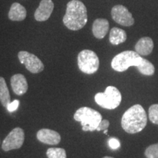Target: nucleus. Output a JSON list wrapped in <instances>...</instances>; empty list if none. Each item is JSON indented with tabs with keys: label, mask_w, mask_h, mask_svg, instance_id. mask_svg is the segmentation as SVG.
Listing matches in <instances>:
<instances>
[{
	"label": "nucleus",
	"mask_w": 158,
	"mask_h": 158,
	"mask_svg": "<svg viewBox=\"0 0 158 158\" xmlns=\"http://www.w3.org/2000/svg\"><path fill=\"white\" fill-rule=\"evenodd\" d=\"M87 10L82 2L72 0L67 5L66 13L63 23L67 28L73 31L81 29L87 23Z\"/></svg>",
	"instance_id": "obj_1"
},
{
	"label": "nucleus",
	"mask_w": 158,
	"mask_h": 158,
	"mask_svg": "<svg viewBox=\"0 0 158 158\" xmlns=\"http://www.w3.org/2000/svg\"><path fill=\"white\" fill-rule=\"evenodd\" d=\"M122 127L127 133H139L147 126V116L141 105H134L124 112L122 118Z\"/></svg>",
	"instance_id": "obj_2"
},
{
	"label": "nucleus",
	"mask_w": 158,
	"mask_h": 158,
	"mask_svg": "<svg viewBox=\"0 0 158 158\" xmlns=\"http://www.w3.org/2000/svg\"><path fill=\"white\" fill-rule=\"evenodd\" d=\"M73 118L76 121L81 123L82 130L86 132L96 130L99 124L102 120L101 114L89 107H81L77 110Z\"/></svg>",
	"instance_id": "obj_3"
},
{
	"label": "nucleus",
	"mask_w": 158,
	"mask_h": 158,
	"mask_svg": "<svg viewBox=\"0 0 158 158\" xmlns=\"http://www.w3.org/2000/svg\"><path fill=\"white\" fill-rule=\"evenodd\" d=\"M143 58L136 51H125L114 57L111 61V67L117 72H124L130 67H137Z\"/></svg>",
	"instance_id": "obj_4"
},
{
	"label": "nucleus",
	"mask_w": 158,
	"mask_h": 158,
	"mask_svg": "<svg viewBox=\"0 0 158 158\" xmlns=\"http://www.w3.org/2000/svg\"><path fill=\"white\" fill-rule=\"evenodd\" d=\"M97 104L106 109H115L122 102V94L115 86H109L104 92H99L94 96Z\"/></svg>",
	"instance_id": "obj_5"
},
{
	"label": "nucleus",
	"mask_w": 158,
	"mask_h": 158,
	"mask_svg": "<svg viewBox=\"0 0 158 158\" xmlns=\"http://www.w3.org/2000/svg\"><path fill=\"white\" fill-rule=\"evenodd\" d=\"M78 68L84 73L93 74L98 70L100 66L99 58L94 51L83 50L78 55Z\"/></svg>",
	"instance_id": "obj_6"
},
{
	"label": "nucleus",
	"mask_w": 158,
	"mask_h": 158,
	"mask_svg": "<svg viewBox=\"0 0 158 158\" xmlns=\"http://www.w3.org/2000/svg\"><path fill=\"white\" fill-rule=\"evenodd\" d=\"M24 131L20 127H15L10 132L2 144V148L5 152L18 149L22 147L24 142Z\"/></svg>",
	"instance_id": "obj_7"
},
{
	"label": "nucleus",
	"mask_w": 158,
	"mask_h": 158,
	"mask_svg": "<svg viewBox=\"0 0 158 158\" xmlns=\"http://www.w3.org/2000/svg\"><path fill=\"white\" fill-rule=\"evenodd\" d=\"M20 62L24 64L26 68L32 73H39L44 70L42 61L35 54L27 51H20L18 54Z\"/></svg>",
	"instance_id": "obj_8"
},
{
	"label": "nucleus",
	"mask_w": 158,
	"mask_h": 158,
	"mask_svg": "<svg viewBox=\"0 0 158 158\" xmlns=\"http://www.w3.org/2000/svg\"><path fill=\"white\" fill-rule=\"evenodd\" d=\"M111 16L116 23L124 27H130L135 22L133 15L123 5L114 6L111 10Z\"/></svg>",
	"instance_id": "obj_9"
},
{
	"label": "nucleus",
	"mask_w": 158,
	"mask_h": 158,
	"mask_svg": "<svg viewBox=\"0 0 158 158\" xmlns=\"http://www.w3.org/2000/svg\"><path fill=\"white\" fill-rule=\"evenodd\" d=\"M54 5L52 0H41L39 7L35 12V19L37 21H47L54 10Z\"/></svg>",
	"instance_id": "obj_10"
},
{
	"label": "nucleus",
	"mask_w": 158,
	"mask_h": 158,
	"mask_svg": "<svg viewBox=\"0 0 158 158\" xmlns=\"http://www.w3.org/2000/svg\"><path fill=\"white\" fill-rule=\"evenodd\" d=\"M38 141L48 145H57L61 141V136L59 133L49 129H41L37 133Z\"/></svg>",
	"instance_id": "obj_11"
},
{
	"label": "nucleus",
	"mask_w": 158,
	"mask_h": 158,
	"mask_svg": "<svg viewBox=\"0 0 158 158\" xmlns=\"http://www.w3.org/2000/svg\"><path fill=\"white\" fill-rule=\"evenodd\" d=\"M10 84L13 92L16 95H22L28 90V84L25 76L22 74H15L10 78Z\"/></svg>",
	"instance_id": "obj_12"
},
{
	"label": "nucleus",
	"mask_w": 158,
	"mask_h": 158,
	"mask_svg": "<svg viewBox=\"0 0 158 158\" xmlns=\"http://www.w3.org/2000/svg\"><path fill=\"white\" fill-rule=\"evenodd\" d=\"M154 43L152 38L143 37L138 41L135 44V51L141 56H147L153 51Z\"/></svg>",
	"instance_id": "obj_13"
},
{
	"label": "nucleus",
	"mask_w": 158,
	"mask_h": 158,
	"mask_svg": "<svg viewBox=\"0 0 158 158\" xmlns=\"http://www.w3.org/2000/svg\"><path fill=\"white\" fill-rule=\"evenodd\" d=\"M108 29H109V23L108 20L98 19L94 21L93 26H92V32L96 38H103L107 35Z\"/></svg>",
	"instance_id": "obj_14"
},
{
	"label": "nucleus",
	"mask_w": 158,
	"mask_h": 158,
	"mask_svg": "<svg viewBox=\"0 0 158 158\" xmlns=\"http://www.w3.org/2000/svg\"><path fill=\"white\" fill-rule=\"evenodd\" d=\"M8 17L10 20L13 21H23L27 17V10L21 4L15 2L11 5Z\"/></svg>",
	"instance_id": "obj_15"
},
{
	"label": "nucleus",
	"mask_w": 158,
	"mask_h": 158,
	"mask_svg": "<svg viewBox=\"0 0 158 158\" xmlns=\"http://www.w3.org/2000/svg\"><path fill=\"white\" fill-rule=\"evenodd\" d=\"M127 40V34L123 29L114 27L110 29L109 41L112 45H118L124 43Z\"/></svg>",
	"instance_id": "obj_16"
},
{
	"label": "nucleus",
	"mask_w": 158,
	"mask_h": 158,
	"mask_svg": "<svg viewBox=\"0 0 158 158\" xmlns=\"http://www.w3.org/2000/svg\"><path fill=\"white\" fill-rule=\"evenodd\" d=\"M0 102L2 106L5 108H7L11 102L9 89L3 77H0Z\"/></svg>",
	"instance_id": "obj_17"
},
{
	"label": "nucleus",
	"mask_w": 158,
	"mask_h": 158,
	"mask_svg": "<svg viewBox=\"0 0 158 158\" xmlns=\"http://www.w3.org/2000/svg\"><path fill=\"white\" fill-rule=\"evenodd\" d=\"M137 69L141 74L145 76H152L155 73V66L147 59H142L141 62L137 67Z\"/></svg>",
	"instance_id": "obj_18"
},
{
	"label": "nucleus",
	"mask_w": 158,
	"mask_h": 158,
	"mask_svg": "<svg viewBox=\"0 0 158 158\" xmlns=\"http://www.w3.org/2000/svg\"><path fill=\"white\" fill-rule=\"evenodd\" d=\"M46 155L48 158H67L66 151L62 148H49Z\"/></svg>",
	"instance_id": "obj_19"
},
{
	"label": "nucleus",
	"mask_w": 158,
	"mask_h": 158,
	"mask_svg": "<svg viewBox=\"0 0 158 158\" xmlns=\"http://www.w3.org/2000/svg\"><path fill=\"white\" fill-rule=\"evenodd\" d=\"M149 118L155 124H158V104H154L149 108Z\"/></svg>",
	"instance_id": "obj_20"
},
{
	"label": "nucleus",
	"mask_w": 158,
	"mask_h": 158,
	"mask_svg": "<svg viewBox=\"0 0 158 158\" xmlns=\"http://www.w3.org/2000/svg\"><path fill=\"white\" fill-rule=\"evenodd\" d=\"M147 158H158V143L150 145L145 151Z\"/></svg>",
	"instance_id": "obj_21"
},
{
	"label": "nucleus",
	"mask_w": 158,
	"mask_h": 158,
	"mask_svg": "<svg viewBox=\"0 0 158 158\" xmlns=\"http://www.w3.org/2000/svg\"><path fill=\"white\" fill-rule=\"evenodd\" d=\"M108 145L109 147L111 148L112 149H117L120 147L121 146V143L117 138H110L109 141H108Z\"/></svg>",
	"instance_id": "obj_22"
},
{
	"label": "nucleus",
	"mask_w": 158,
	"mask_h": 158,
	"mask_svg": "<svg viewBox=\"0 0 158 158\" xmlns=\"http://www.w3.org/2000/svg\"><path fill=\"white\" fill-rule=\"evenodd\" d=\"M19 104H20L19 100H13V102H11L8 105V106L7 107V109L9 112L15 111V110H16L18 109V108H19Z\"/></svg>",
	"instance_id": "obj_23"
},
{
	"label": "nucleus",
	"mask_w": 158,
	"mask_h": 158,
	"mask_svg": "<svg viewBox=\"0 0 158 158\" xmlns=\"http://www.w3.org/2000/svg\"><path fill=\"white\" fill-rule=\"evenodd\" d=\"M109 124H110V122L108 120L102 119V121L100 122V123L99 124L98 127L97 128L96 130H98V131H100V130H105L108 129V127H109Z\"/></svg>",
	"instance_id": "obj_24"
},
{
	"label": "nucleus",
	"mask_w": 158,
	"mask_h": 158,
	"mask_svg": "<svg viewBox=\"0 0 158 158\" xmlns=\"http://www.w3.org/2000/svg\"><path fill=\"white\" fill-rule=\"evenodd\" d=\"M103 133H104V134H107V133H108V129L105 130H104V132H103Z\"/></svg>",
	"instance_id": "obj_25"
},
{
	"label": "nucleus",
	"mask_w": 158,
	"mask_h": 158,
	"mask_svg": "<svg viewBox=\"0 0 158 158\" xmlns=\"http://www.w3.org/2000/svg\"><path fill=\"white\" fill-rule=\"evenodd\" d=\"M102 158H114V157H108V156H106V157H103Z\"/></svg>",
	"instance_id": "obj_26"
}]
</instances>
